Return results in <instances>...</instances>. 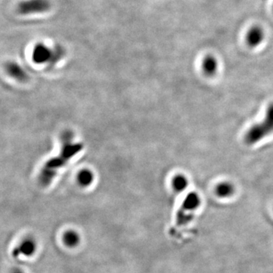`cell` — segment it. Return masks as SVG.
I'll return each instance as SVG.
<instances>
[{
    "instance_id": "cell-1",
    "label": "cell",
    "mask_w": 273,
    "mask_h": 273,
    "mask_svg": "<svg viewBox=\"0 0 273 273\" xmlns=\"http://www.w3.org/2000/svg\"><path fill=\"white\" fill-rule=\"evenodd\" d=\"M81 149L82 145L80 144H68L65 145L62 149V153L56 157L49 160L43 167L40 174V181L42 184L48 186L56 174V171L62 168L65 163L78 153Z\"/></svg>"
},
{
    "instance_id": "cell-2",
    "label": "cell",
    "mask_w": 273,
    "mask_h": 273,
    "mask_svg": "<svg viewBox=\"0 0 273 273\" xmlns=\"http://www.w3.org/2000/svg\"><path fill=\"white\" fill-rule=\"evenodd\" d=\"M273 133V104L267 108L263 120L252 126L246 133L244 141L247 145H253Z\"/></svg>"
},
{
    "instance_id": "cell-3",
    "label": "cell",
    "mask_w": 273,
    "mask_h": 273,
    "mask_svg": "<svg viewBox=\"0 0 273 273\" xmlns=\"http://www.w3.org/2000/svg\"><path fill=\"white\" fill-rule=\"evenodd\" d=\"M201 204V198L196 192H191L185 198L181 207L177 212V224L185 225L189 223L192 218L193 213L199 208Z\"/></svg>"
},
{
    "instance_id": "cell-4",
    "label": "cell",
    "mask_w": 273,
    "mask_h": 273,
    "mask_svg": "<svg viewBox=\"0 0 273 273\" xmlns=\"http://www.w3.org/2000/svg\"><path fill=\"white\" fill-rule=\"evenodd\" d=\"M51 9L50 0H24L17 7L18 13L22 16L40 14Z\"/></svg>"
},
{
    "instance_id": "cell-5",
    "label": "cell",
    "mask_w": 273,
    "mask_h": 273,
    "mask_svg": "<svg viewBox=\"0 0 273 273\" xmlns=\"http://www.w3.org/2000/svg\"><path fill=\"white\" fill-rule=\"evenodd\" d=\"M246 43L250 48H255L261 44L265 39V31L260 26L251 27L246 34Z\"/></svg>"
},
{
    "instance_id": "cell-6",
    "label": "cell",
    "mask_w": 273,
    "mask_h": 273,
    "mask_svg": "<svg viewBox=\"0 0 273 273\" xmlns=\"http://www.w3.org/2000/svg\"><path fill=\"white\" fill-rule=\"evenodd\" d=\"M53 50L43 43H38L33 50L32 58L34 62L38 64L45 63L51 60Z\"/></svg>"
},
{
    "instance_id": "cell-7",
    "label": "cell",
    "mask_w": 273,
    "mask_h": 273,
    "mask_svg": "<svg viewBox=\"0 0 273 273\" xmlns=\"http://www.w3.org/2000/svg\"><path fill=\"white\" fill-rule=\"evenodd\" d=\"M37 250V243L32 238L24 240L13 251V256H19L21 255L25 256H33Z\"/></svg>"
},
{
    "instance_id": "cell-8",
    "label": "cell",
    "mask_w": 273,
    "mask_h": 273,
    "mask_svg": "<svg viewBox=\"0 0 273 273\" xmlns=\"http://www.w3.org/2000/svg\"><path fill=\"white\" fill-rule=\"evenodd\" d=\"M202 68L206 75L209 77L215 75L218 70L217 59L214 56L208 55L203 60Z\"/></svg>"
},
{
    "instance_id": "cell-9",
    "label": "cell",
    "mask_w": 273,
    "mask_h": 273,
    "mask_svg": "<svg viewBox=\"0 0 273 273\" xmlns=\"http://www.w3.org/2000/svg\"><path fill=\"white\" fill-rule=\"evenodd\" d=\"M235 192V187L230 182L224 181L218 185L216 188V194L221 198H230Z\"/></svg>"
},
{
    "instance_id": "cell-10",
    "label": "cell",
    "mask_w": 273,
    "mask_h": 273,
    "mask_svg": "<svg viewBox=\"0 0 273 273\" xmlns=\"http://www.w3.org/2000/svg\"><path fill=\"white\" fill-rule=\"evenodd\" d=\"M63 241L68 247H74L80 243V235L74 231H68L64 234Z\"/></svg>"
},
{
    "instance_id": "cell-11",
    "label": "cell",
    "mask_w": 273,
    "mask_h": 273,
    "mask_svg": "<svg viewBox=\"0 0 273 273\" xmlns=\"http://www.w3.org/2000/svg\"><path fill=\"white\" fill-rule=\"evenodd\" d=\"M189 185L187 177L183 174H177L172 180L173 189L175 192H181L186 190Z\"/></svg>"
},
{
    "instance_id": "cell-12",
    "label": "cell",
    "mask_w": 273,
    "mask_h": 273,
    "mask_svg": "<svg viewBox=\"0 0 273 273\" xmlns=\"http://www.w3.org/2000/svg\"><path fill=\"white\" fill-rule=\"evenodd\" d=\"M9 74L17 79L25 78V74L23 69L18 64L10 62L7 66Z\"/></svg>"
},
{
    "instance_id": "cell-13",
    "label": "cell",
    "mask_w": 273,
    "mask_h": 273,
    "mask_svg": "<svg viewBox=\"0 0 273 273\" xmlns=\"http://www.w3.org/2000/svg\"><path fill=\"white\" fill-rule=\"evenodd\" d=\"M94 176L89 170H83L77 176L79 184L82 186H88L93 181Z\"/></svg>"
},
{
    "instance_id": "cell-14",
    "label": "cell",
    "mask_w": 273,
    "mask_h": 273,
    "mask_svg": "<svg viewBox=\"0 0 273 273\" xmlns=\"http://www.w3.org/2000/svg\"><path fill=\"white\" fill-rule=\"evenodd\" d=\"M12 273H24L23 271H22V270L18 269V268H16V269L13 270V272Z\"/></svg>"
},
{
    "instance_id": "cell-15",
    "label": "cell",
    "mask_w": 273,
    "mask_h": 273,
    "mask_svg": "<svg viewBox=\"0 0 273 273\" xmlns=\"http://www.w3.org/2000/svg\"><path fill=\"white\" fill-rule=\"evenodd\" d=\"M272 10H273V7H272Z\"/></svg>"
}]
</instances>
